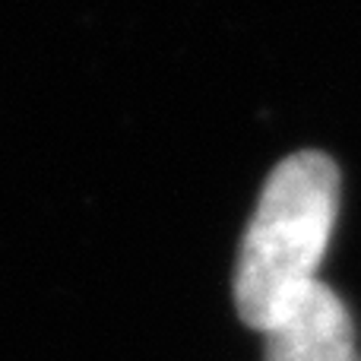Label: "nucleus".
<instances>
[{
  "mask_svg": "<svg viewBox=\"0 0 361 361\" xmlns=\"http://www.w3.org/2000/svg\"><path fill=\"white\" fill-rule=\"evenodd\" d=\"M339 212V169L324 152L282 159L263 184L241 238L235 267V307L263 333L279 311L317 279Z\"/></svg>",
  "mask_w": 361,
  "mask_h": 361,
  "instance_id": "f257e3e1",
  "label": "nucleus"
},
{
  "mask_svg": "<svg viewBox=\"0 0 361 361\" xmlns=\"http://www.w3.org/2000/svg\"><path fill=\"white\" fill-rule=\"evenodd\" d=\"M263 361H361L345 301L314 279L263 330Z\"/></svg>",
  "mask_w": 361,
  "mask_h": 361,
  "instance_id": "f03ea898",
  "label": "nucleus"
}]
</instances>
